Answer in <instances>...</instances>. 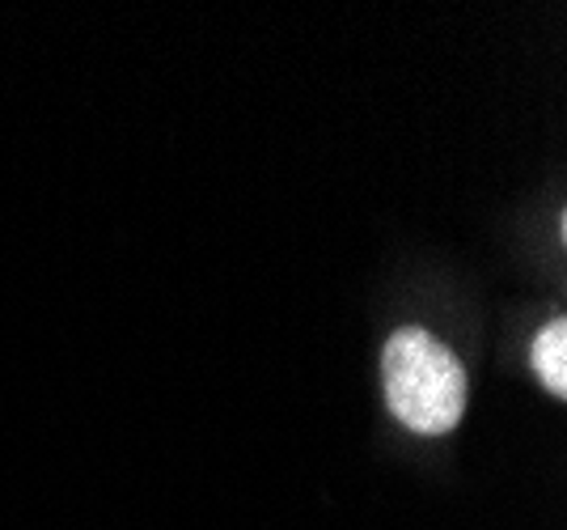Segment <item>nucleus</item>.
I'll use <instances>...</instances> for the list:
<instances>
[{
    "instance_id": "f257e3e1",
    "label": "nucleus",
    "mask_w": 567,
    "mask_h": 530,
    "mask_svg": "<svg viewBox=\"0 0 567 530\" xmlns=\"http://www.w3.org/2000/svg\"><path fill=\"white\" fill-rule=\"evenodd\" d=\"M385 404L411 434L441 437L466 411V369L424 327H402L381 353Z\"/></svg>"
},
{
    "instance_id": "f03ea898",
    "label": "nucleus",
    "mask_w": 567,
    "mask_h": 530,
    "mask_svg": "<svg viewBox=\"0 0 567 530\" xmlns=\"http://www.w3.org/2000/svg\"><path fill=\"white\" fill-rule=\"evenodd\" d=\"M534 369L555 395H567V323L555 318L546 323L538 344H534Z\"/></svg>"
}]
</instances>
